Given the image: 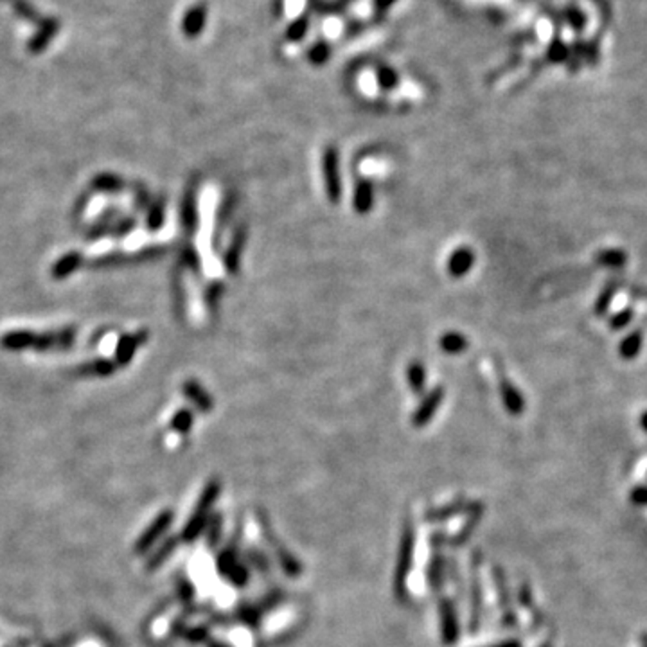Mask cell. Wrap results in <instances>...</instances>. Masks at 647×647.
Listing matches in <instances>:
<instances>
[{
	"label": "cell",
	"mask_w": 647,
	"mask_h": 647,
	"mask_svg": "<svg viewBox=\"0 0 647 647\" xmlns=\"http://www.w3.org/2000/svg\"><path fill=\"white\" fill-rule=\"evenodd\" d=\"M642 338L643 336L640 331L629 333V335L622 340V343H620V356L626 360L635 358L640 353V349H642Z\"/></svg>",
	"instance_id": "3957f363"
},
{
	"label": "cell",
	"mask_w": 647,
	"mask_h": 647,
	"mask_svg": "<svg viewBox=\"0 0 647 647\" xmlns=\"http://www.w3.org/2000/svg\"><path fill=\"white\" fill-rule=\"evenodd\" d=\"M640 640H642L643 647H647V633H643V635H642V636H640Z\"/></svg>",
	"instance_id": "4fadbf2b"
},
{
	"label": "cell",
	"mask_w": 647,
	"mask_h": 647,
	"mask_svg": "<svg viewBox=\"0 0 647 647\" xmlns=\"http://www.w3.org/2000/svg\"><path fill=\"white\" fill-rule=\"evenodd\" d=\"M117 178L116 177H108V175H104V177H99L96 180V185H99V189L103 187V189H116V185H117Z\"/></svg>",
	"instance_id": "8fae6325"
},
{
	"label": "cell",
	"mask_w": 647,
	"mask_h": 647,
	"mask_svg": "<svg viewBox=\"0 0 647 647\" xmlns=\"http://www.w3.org/2000/svg\"><path fill=\"white\" fill-rule=\"evenodd\" d=\"M615 292H616V282H608L606 288L601 292V295H599L597 302H595V313H597V315H604V313L608 311Z\"/></svg>",
	"instance_id": "52a82bcc"
},
{
	"label": "cell",
	"mask_w": 647,
	"mask_h": 647,
	"mask_svg": "<svg viewBox=\"0 0 647 647\" xmlns=\"http://www.w3.org/2000/svg\"><path fill=\"white\" fill-rule=\"evenodd\" d=\"M79 262H81L79 254H67L65 258H62L58 262H56V265H54L52 275L56 279L67 277V275L72 274L74 270L79 266Z\"/></svg>",
	"instance_id": "5b68a950"
},
{
	"label": "cell",
	"mask_w": 647,
	"mask_h": 647,
	"mask_svg": "<svg viewBox=\"0 0 647 647\" xmlns=\"http://www.w3.org/2000/svg\"><path fill=\"white\" fill-rule=\"evenodd\" d=\"M133 349H135V340L133 338L123 340V343H121V347H119V360H121V362H128V358L131 356Z\"/></svg>",
	"instance_id": "30bf717a"
},
{
	"label": "cell",
	"mask_w": 647,
	"mask_h": 647,
	"mask_svg": "<svg viewBox=\"0 0 647 647\" xmlns=\"http://www.w3.org/2000/svg\"><path fill=\"white\" fill-rule=\"evenodd\" d=\"M597 262L606 268H622L628 262V254L619 248H609L597 254Z\"/></svg>",
	"instance_id": "7a4b0ae2"
},
{
	"label": "cell",
	"mask_w": 647,
	"mask_h": 647,
	"mask_svg": "<svg viewBox=\"0 0 647 647\" xmlns=\"http://www.w3.org/2000/svg\"><path fill=\"white\" fill-rule=\"evenodd\" d=\"M629 500H631V504L640 505V507H647V485L635 487L629 494Z\"/></svg>",
	"instance_id": "9c48e42d"
},
{
	"label": "cell",
	"mask_w": 647,
	"mask_h": 647,
	"mask_svg": "<svg viewBox=\"0 0 647 647\" xmlns=\"http://www.w3.org/2000/svg\"><path fill=\"white\" fill-rule=\"evenodd\" d=\"M633 316H635V311H633L631 308L622 309V311L615 313V315L609 319V326H612V329H622V328H626L629 322H631Z\"/></svg>",
	"instance_id": "ba28073f"
},
{
	"label": "cell",
	"mask_w": 647,
	"mask_h": 647,
	"mask_svg": "<svg viewBox=\"0 0 647 647\" xmlns=\"http://www.w3.org/2000/svg\"><path fill=\"white\" fill-rule=\"evenodd\" d=\"M502 392H504L505 403H507V407L511 412L518 414L524 410V397L520 396V392H518L514 387L509 385V383H504V389H502Z\"/></svg>",
	"instance_id": "8992f818"
},
{
	"label": "cell",
	"mask_w": 647,
	"mask_h": 647,
	"mask_svg": "<svg viewBox=\"0 0 647 647\" xmlns=\"http://www.w3.org/2000/svg\"><path fill=\"white\" fill-rule=\"evenodd\" d=\"M640 426H642L643 431H647V410L642 414V417H640Z\"/></svg>",
	"instance_id": "7c38bea8"
},
{
	"label": "cell",
	"mask_w": 647,
	"mask_h": 647,
	"mask_svg": "<svg viewBox=\"0 0 647 647\" xmlns=\"http://www.w3.org/2000/svg\"><path fill=\"white\" fill-rule=\"evenodd\" d=\"M35 342L36 336L26 331L9 333V335H6L4 338H2V343H4L6 349H23V347L35 345Z\"/></svg>",
	"instance_id": "277c9868"
},
{
	"label": "cell",
	"mask_w": 647,
	"mask_h": 647,
	"mask_svg": "<svg viewBox=\"0 0 647 647\" xmlns=\"http://www.w3.org/2000/svg\"><path fill=\"white\" fill-rule=\"evenodd\" d=\"M6 2L11 4V8L15 9V13L20 16V18H23L26 22H33L38 26L40 33L35 36V38H33V42H31L33 52H40V50L45 49L47 43L50 42V38L58 33V27H60L58 22H56V20L43 18V16L40 15L35 8H33L27 0H6Z\"/></svg>",
	"instance_id": "6da1fadb"
}]
</instances>
